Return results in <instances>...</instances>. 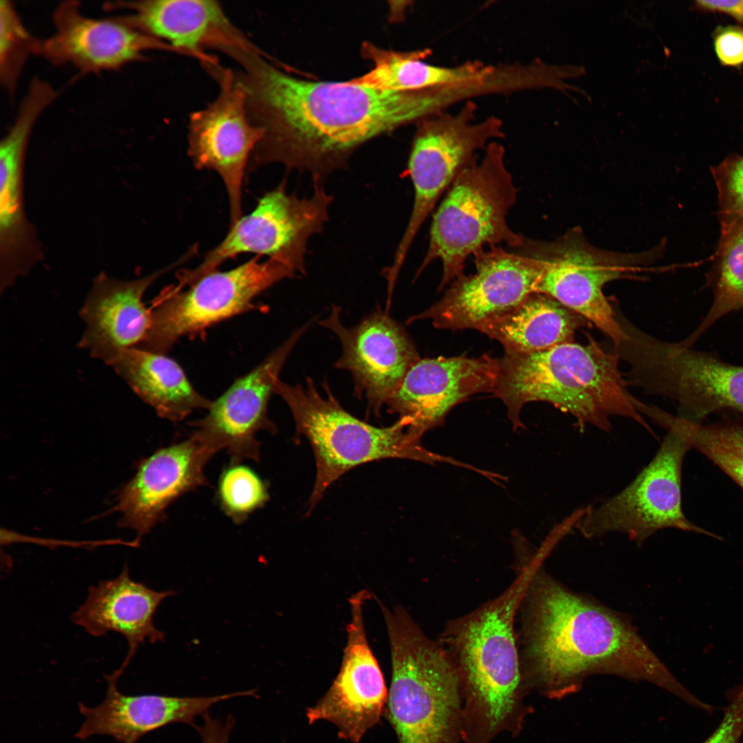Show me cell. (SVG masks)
Instances as JSON below:
<instances>
[{
    "mask_svg": "<svg viewBox=\"0 0 743 743\" xmlns=\"http://www.w3.org/2000/svg\"><path fill=\"white\" fill-rule=\"evenodd\" d=\"M696 3L702 10L729 14L743 24V1H696Z\"/></svg>",
    "mask_w": 743,
    "mask_h": 743,
    "instance_id": "cell-38",
    "label": "cell"
},
{
    "mask_svg": "<svg viewBox=\"0 0 743 743\" xmlns=\"http://www.w3.org/2000/svg\"><path fill=\"white\" fill-rule=\"evenodd\" d=\"M108 10H125L126 23L176 51L193 55L206 67L217 65L207 48L224 52L250 41L226 17L215 1L145 0L109 2Z\"/></svg>",
    "mask_w": 743,
    "mask_h": 743,
    "instance_id": "cell-22",
    "label": "cell"
},
{
    "mask_svg": "<svg viewBox=\"0 0 743 743\" xmlns=\"http://www.w3.org/2000/svg\"><path fill=\"white\" fill-rule=\"evenodd\" d=\"M108 365L163 418L182 420L194 410H208L212 405L193 387L180 365L165 354L133 347L119 354Z\"/></svg>",
    "mask_w": 743,
    "mask_h": 743,
    "instance_id": "cell-29",
    "label": "cell"
},
{
    "mask_svg": "<svg viewBox=\"0 0 743 743\" xmlns=\"http://www.w3.org/2000/svg\"><path fill=\"white\" fill-rule=\"evenodd\" d=\"M369 597L363 590L349 599L351 617L340 669L328 690L305 711L310 724L328 722L336 727L340 739L353 743L380 724L388 699L389 691L365 634L363 610Z\"/></svg>",
    "mask_w": 743,
    "mask_h": 743,
    "instance_id": "cell-16",
    "label": "cell"
},
{
    "mask_svg": "<svg viewBox=\"0 0 743 743\" xmlns=\"http://www.w3.org/2000/svg\"><path fill=\"white\" fill-rule=\"evenodd\" d=\"M332 200L321 183H315L311 196L299 197L288 193L282 181L260 197L251 213L230 225L224 239L199 266L180 271L178 283L189 286L244 253L267 255L303 273L308 240L323 230Z\"/></svg>",
    "mask_w": 743,
    "mask_h": 743,
    "instance_id": "cell-9",
    "label": "cell"
},
{
    "mask_svg": "<svg viewBox=\"0 0 743 743\" xmlns=\"http://www.w3.org/2000/svg\"><path fill=\"white\" fill-rule=\"evenodd\" d=\"M53 22L55 30L39 41L36 55L54 65H72L83 73L116 70L143 59L149 50H174L120 17L84 15L76 1L61 2L54 12Z\"/></svg>",
    "mask_w": 743,
    "mask_h": 743,
    "instance_id": "cell-19",
    "label": "cell"
},
{
    "mask_svg": "<svg viewBox=\"0 0 743 743\" xmlns=\"http://www.w3.org/2000/svg\"><path fill=\"white\" fill-rule=\"evenodd\" d=\"M34 126L17 117L0 144V288L3 292L44 258L42 243L25 212L24 167Z\"/></svg>",
    "mask_w": 743,
    "mask_h": 743,
    "instance_id": "cell-25",
    "label": "cell"
},
{
    "mask_svg": "<svg viewBox=\"0 0 743 743\" xmlns=\"http://www.w3.org/2000/svg\"><path fill=\"white\" fill-rule=\"evenodd\" d=\"M711 172L718 192L720 244L743 227V155H731Z\"/></svg>",
    "mask_w": 743,
    "mask_h": 743,
    "instance_id": "cell-34",
    "label": "cell"
},
{
    "mask_svg": "<svg viewBox=\"0 0 743 743\" xmlns=\"http://www.w3.org/2000/svg\"><path fill=\"white\" fill-rule=\"evenodd\" d=\"M507 408L513 429L523 427L520 413L541 401L570 413L579 426L611 430L613 416L650 427L637 409L618 368V356L596 341H573L530 353H505L493 391Z\"/></svg>",
    "mask_w": 743,
    "mask_h": 743,
    "instance_id": "cell-4",
    "label": "cell"
},
{
    "mask_svg": "<svg viewBox=\"0 0 743 743\" xmlns=\"http://www.w3.org/2000/svg\"><path fill=\"white\" fill-rule=\"evenodd\" d=\"M540 550L518 554L526 574L517 645L529 690L550 699L579 691L595 674L645 681L689 704L696 701L627 617L576 593L546 572Z\"/></svg>",
    "mask_w": 743,
    "mask_h": 743,
    "instance_id": "cell-2",
    "label": "cell"
},
{
    "mask_svg": "<svg viewBox=\"0 0 743 743\" xmlns=\"http://www.w3.org/2000/svg\"><path fill=\"white\" fill-rule=\"evenodd\" d=\"M690 449L691 446L682 438L667 431L654 458L634 480L599 504L588 506L574 528L586 538L622 533L639 545L665 528L720 539L717 535L693 524L682 511V468Z\"/></svg>",
    "mask_w": 743,
    "mask_h": 743,
    "instance_id": "cell-11",
    "label": "cell"
},
{
    "mask_svg": "<svg viewBox=\"0 0 743 743\" xmlns=\"http://www.w3.org/2000/svg\"><path fill=\"white\" fill-rule=\"evenodd\" d=\"M323 387L326 397L319 393L309 377L304 386L291 385L279 380L274 389L289 407L298 434L308 438L314 451L316 475L309 499L310 510L334 481L364 463L400 458L429 464L445 462L463 466L461 462L426 449L421 437L410 431L406 418H399L387 427H374L345 411L327 383Z\"/></svg>",
    "mask_w": 743,
    "mask_h": 743,
    "instance_id": "cell-6",
    "label": "cell"
},
{
    "mask_svg": "<svg viewBox=\"0 0 743 743\" xmlns=\"http://www.w3.org/2000/svg\"><path fill=\"white\" fill-rule=\"evenodd\" d=\"M662 427L682 438L729 476L743 491V420L694 424L667 414Z\"/></svg>",
    "mask_w": 743,
    "mask_h": 743,
    "instance_id": "cell-30",
    "label": "cell"
},
{
    "mask_svg": "<svg viewBox=\"0 0 743 743\" xmlns=\"http://www.w3.org/2000/svg\"><path fill=\"white\" fill-rule=\"evenodd\" d=\"M715 257L708 279L713 301L698 327L682 342L689 347L720 319L743 309V227L718 244Z\"/></svg>",
    "mask_w": 743,
    "mask_h": 743,
    "instance_id": "cell-31",
    "label": "cell"
},
{
    "mask_svg": "<svg viewBox=\"0 0 743 743\" xmlns=\"http://www.w3.org/2000/svg\"><path fill=\"white\" fill-rule=\"evenodd\" d=\"M728 704L716 729L703 743H739L743 734V680L726 693Z\"/></svg>",
    "mask_w": 743,
    "mask_h": 743,
    "instance_id": "cell-35",
    "label": "cell"
},
{
    "mask_svg": "<svg viewBox=\"0 0 743 743\" xmlns=\"http://www.w3.org/2000/svg\"><path fill=\"white\" fill-rule=\"evenodd\" d=\"M259 257L229 270H215L185 290L166 288L152 303L149 329L137 347L165 354L180 338L253 309L257 295L295 273L277 260Z\"/></svg>",
    "mask_w": 743,
    "mask_h": 743,
    "instance_id": "cell-10",
    "label": "cell"
},
{
    "mask_svg": "<svg viewBox=\"0 0 743 743\" xmlns=\"http://www.w3.org/2000/svg\"><path fill=\"white\" fill-rule=\"evenodd\" d=\"M235 720L228 716L225 721L211 717L208 713L203 716V722L200 725L195 724L202 743H229L231 729Z\"/></svg>",
    "mask_w": 743,
    "mask_h": 743,
    "instance_id": "cell-37",
    "label": "cell"
},
{
    "mask_svg": "<svg viewBox=\"0 0 743 743\" xmlns=\"http://www.w3.org/2000/svg\"><path fill=\"white\" fill-rule=\"evenodd\" d=\"M257 47L228 54L246 91L250 120L263 135L251 167L280 163L309 172L319 182L347 165L359 147L433 111L427 91L393 92L290 74Z\"/></svg>",
    "mask_w": 743,
    "mask_h": 743,
    "instance_id": "cell-1",
    "label": "cell"
},
{
    "mask_svg": "<svg viewBox=\"0 0 743 743\" xmlns=\"http://www.w3.org/2000/svg\"><path fill=\"white\" fill-rule=\"evenodd\" d=\"M530 253L543 268L535 292L548 295L588 320L618 346L629 337L603 294L606 283L623 278L636 266L654 259L653 249L618 253L591 245L578 227L551 242H530Z\"/></svg>",
    "mask_w": 743,
    "mask_h": 743,
    "instance_id": "cell-12",
    "label": "cell"
},
{
    "mask_svg": "<svg viewBox=\"0 0 743 743\" xmlns=\"http://www.w3.org/2000/svg\"><path fill=\"white\" fill-rule=\"evenodd\" d=\"M498 372L499 359L487 355L420 358L385 405L422 437L443 424L449 412L471 395L493 392Z\"/></svg>",
    "mask_w": 743,
    "mask_h": 743,
    "instance_id": "cell-20",
    "label": "cell"
},
{
    "mask_svg": "<svg viewBox=\"0 0 743 743\" xmlns=\"http://www.w3.org/2000/svg\"><path fill=\"white\" fill-rule=\"evenodd\" d=\"M171 268L129 281L105 272L98 274L80 311L86 327L78 346L107 364L123 351L137 347L151 324V310L145 307L143 296Z\"/></svg>",
    "mask_w": 743,
    "mask_h": 743,
    "instance_id": "cell-24",
    "label": "cell"
},
{
    "mask_svg": "<svg viewBox=\"0 0 743 743\" xmlns=\"http://www.w3.org/2000/svg\"><path fill=\"white\" fill-rule=\"evenodd\" d=\"M310 325L309 322L294 332L261 363L213 402L203 418L191 423L195 431L219 450H226L232 464L246 459L258 461L260 444L257 433L261 430L275 431L268 417V404L287 358Z\"/></svg>",
    "mask_w": 743,
    "mask_h": 743,
    "instance_id": "cell-18",
    "label": "cell"
},
{
    "mask_svg": "<svg viewBox=\"0 0 743 743\" xmlns=\"http://www.w3.org/2000/svg\"><path fill=\"white\" fill-rule=\"evenodd\" d=\"M585 321L552 297L533 292L477 330L501 343L506 353H530L572 341Z\"/></svg>",
    "mask_w": 743,
    "mask_h": 743,
    "instance_id": "cell-28",
    "label": "cell"
},
{
    "mask_svg": "<svg viewBox=\"0 0 743 743\" xmlns=\"http://www.w3.org/2000/svg\"><path fill=\"white\" fill-rule=\"evenodd\" d=\"M504 156L501 144L490 142L481 160H473L459 173L433 215L428 249L417 275L440 259L443 268L440 289L462 275L466 259L484 246L504 244L521 248L525 243L526 238L506 222L517 189Z\"/></svg>",
    "mask_w": 743,
    "mask_h": 743,
    "instance_id": "cell-7",
    "label": "cell"
},
{
    "mask_svg": "<svg viewBox=\"0 0 743 743\" xmlns=\"http://www.w3.org/2000/svg\"><path fill=\"white\" fill-rule=\"evenodd\" d=\"M629 336L632 361L655 392L675 400L676 416L702 424L709 415L731 409L743 413V366L735 365L680 343Z\"/></svg>",
    "mask_w": 743,
    "mask_h": 743,
    "instance_id": "cell-13",
    "label": "cell"
},
{
    "mask_svg": "<svg viewBox=\"0 0 743 743\" xmlns=\"http://www.w3.org/2000/svg\"><path fill=\"white\" fill-rule=\"evenodd\" d=\"M361 53L374 63V68L346 82L380 91H417L473 85L488 80L495 70L480 61L451 67L432 65L424 61L431 54L429 49L395 52L365 42Z\"/></svg>",
    "mask_w": 743,
    "mask_h": 743,
    "instance_id": "cell-27",
    "label": "cell"
},
{
    "mask_svg": "<svg viewBox=\"0 0 743 743\" xmlns=\"http://www.w3.org/2000/svg\"><path fill=\"white\" fill-rule=\"evenodd\" d=\"M175 594L172 590L155 591L133 581L125 566L116 577L89 587L72 621L93 636L108 632L122 635L128 644L127 654L118 668L124 672L141 644L164 640V633L154 625L153 616L164 599Z\"/></svg>",
    "mask_w": 743,
    "mask_h": 743,
    "instance_id": "cell-26",
    "label": "cell"
},
{
    "mask_svg": "<svg viewBox=\"0 0 743 743\" xmlns=\"http://www.w3.org/2000/svg\"><path fill=\"white\" fill-rule=\"evenodd\" d=\"M499 596L446 623L439 643L454 663L462 700L463 743H491L521 731L533 709L525 682L515 622L526 584L525 570Z\"/></svg>",
    "mask_w": 743,
    "mask_h": 743,
    "instance_id": "cell-3",
    "label": "cell"
},
{
    "mask_svg": "<svg viewBox=\"0 0 743 743\" xmlns=\"http://www.w3.org/2000/svg\"><path fill=\"white\" fill-rule=\"evenodd\" d=\"M387 627L391 679L384 717L397 743H460L462 700L457 669L401 607L379 600Z\"/></svg>",
    "mask_w": 743,
    "mask_h": 743,
    "instance_id": "cell-5",
    "label": "cell"
},
{
    "mask_svg": "<svg viewBox=\"0 0 743 743\" xmlns=\"http://www.w3.org/2000/svg\"><path fill=\"white\" fill-rule=\"evenodd\" d=\"M341 311L332 305L329 316L319 321L341 341V356L334 367L350 372L355 395L365 397L369 410L378 415L420 357L404 328L388 312H374L348 327L340 319Z\"/></svg>",
    "mask_w": 743,
    "mask_h": 743,
    "instance_id": "cell-17",
    "label": "cell"
},
{
    "mask_svg": "<svg viewBox=\"0 0 743 743\" xmlns=\"http://www.w3.org/2000/svg\"><path fill=\"white\" fill-rule=\"evenodd\" d=\"M219 92L206 107L193 112L188 127L189 155L199 169L216 171L228 197L231 224L242 216L246 168L263 131L249 119L244 87L235 72L217 65Z\"/></svg>",
    "mask_w": 743,
    "mask_h": 743,
    "instance_id": "cell-14",
    "label": "cell"
},
{
    "mask_svg": "<svg viewBox=\"0 0 743 743\" xmlns=\"http://www.w3.org/2000/svg\"><path fill=\"white\" fill-rule=\"evenodd\" d=\"M118 669L106 676L104 700L90 707L78 704L85 720L75 737L85 740L94 735H108L118 743H137L145 734L175 722L193 725L197 716L208 713L215 704L230 698L253 696L248 690L209 697H176L155 694L128 696L117 687L122 676Z\"/></svg>",
    "mask_w": 743,
    "mask_h": 743,
    "instance_id": "cell-23",
    "label": "cell"
},
{
    "mask_svg": "<svg viewBox=\"0 0 743 743\" xmlns=\"http://www.w3.org/2000/svg\"><path fill=\"white\" fill-rule=\"evenodd\" d=\"M218 496L224 512L235 523H241L268 499L263 482L250 468L232 464L221 475Z\"/></svg>",
    "mask_w": 743,
    "mask_h": 743,
    "instance_id": "cell-33",
    "label": "cell"
},
{
    "mask_svg": "<svg viewBox=\"0 0 743 743\" xmlns=\"http://www.w3.org/2000/svg\"><path fill=\"white\" fill-rule=\"evenodd\" d=\"M39 39L24 25L10 1H0V80L13 94L28 57L36 54Z\"/></svg>",
    "mask_w": 743,
    "mask_h": 743,
    "instance_id": "cell-32",
    "label": "cell"
},
{
    "mask_svg": "<svg viewBox=\"0 0 743 743\" xmlns=\"http://www.w3.org/2000/svg\"><path fill=\"white\" fill-rule=\"evenodd\" d=\"M475 257V271L455 279L443 297L409 319H429L438 328H477L535 292L543 263L531 253L493 246Z\"/></svg>",
    "mask_w": 743,
    "mask_h": 743,
    "instance_id": "cell-15",
    "label": "cell"
},
{
    "mask_svg": "<svg viewBox=\"0 0 743 743\" xmlns=\"http://www.w3.org/2000/svg\"><path fill=\"white\" fill-rule=\"evenodd\" d=\"M715 50L723 65L743 64V29L730 26L722 28L715 37Z\"/></svg>",
    "mask_w": 743,
    "mask_h": 743,
    "instance_id": "cell-36",
    "label": "cell"
},
{
    "mask_svg": "<svg viewBox=\"0 0 743 743\" xmlns=\"http://www.w3.org/2000/svg\"><path fill=\"white\" fill-rule=\"evenodd\" d=\"M476 111V104L469 100L455 113L441 110L417 122L408 161L413 204L393 262L385 270L389 286H395L417 233L442 195L479 150L504 136L499 118L475 121Z\"/></svg>",
    "mask_w": 743,
    "mask_h": 743,
    "instance_id": "cell-8",
    "label": "cell"
},
{
    "mask_svg": "<svg viewBox=\"0 0 743 743\" xmlns=\"http://www.w3.org/2000/svg\"><path fill=\"white\" fill-rule=\"evenodd\" d=\"M219 451L194 431L188 439L161 449L141 462L121 491L116 506L122 513L120 526L136 532V545L164 517L175 499L207 484L205 466Z\"/></svg>",
    "mask_w": 743,
    "mask_h": 743,
    "instance_id": "cell-21",
    "label": "cell"
}]
</instances>
